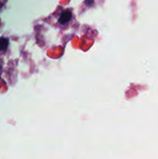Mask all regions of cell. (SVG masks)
Returning a JSON list of instances; mask_svg holds the SVG:
<instances>
[{
    "label": "cell",
    "instance_id": "1",
    "mask_svg": "<svg viewBox=\"0 0 158 159\" xmlns=\"http://www.w3.org/2000/svg\"><path fill=\"white\" fill-rule=\"evenodd\" d=\"M71 18H72V13L70 11H65L60 16L59 23L60 24H66L71 20Z\"/></svg>",
    "mask_w": 158,
    "mask_h": 159
}]
</instances>
